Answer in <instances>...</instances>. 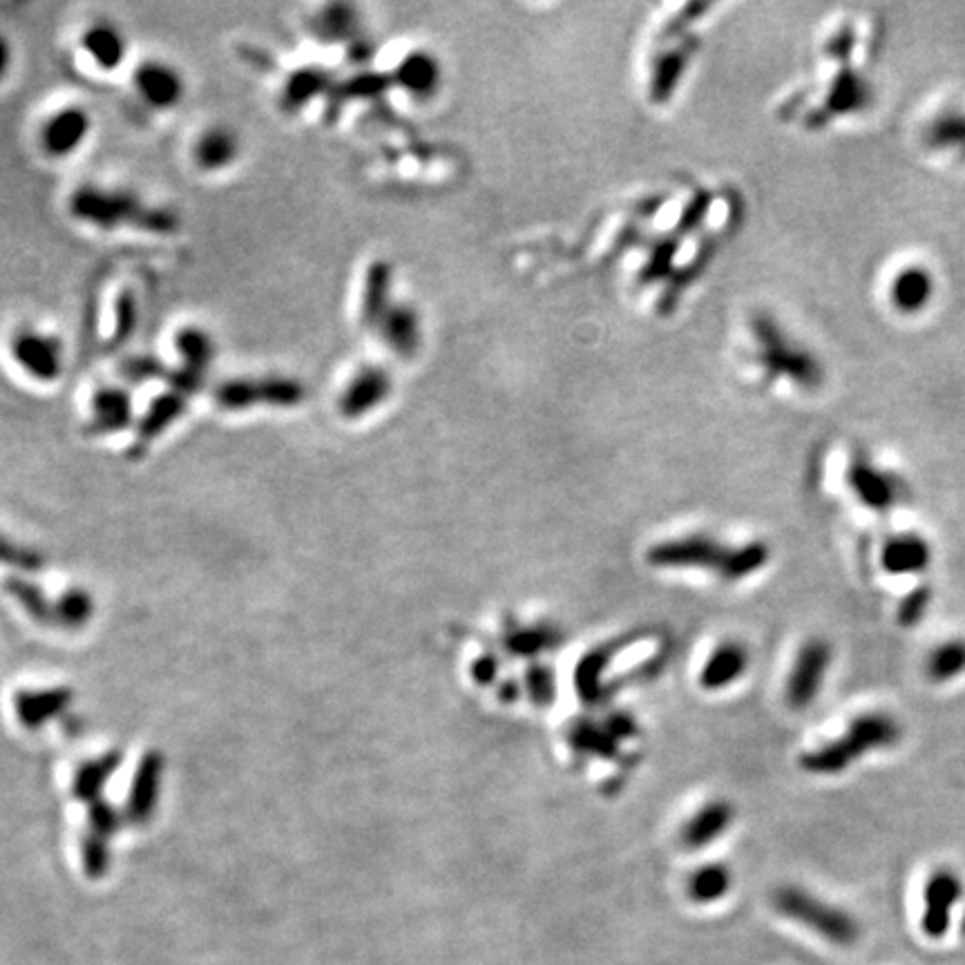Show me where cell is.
<instances>
[{"mask_svg":"<svg viewBox=\"0 0 965 965\" xmlns=\"http://www.w3.org/2000/svg\"><path fill=\"white\" fill-rule=\"evenodd\" d=\"M191 395L177 391V389H163L148 403L143 416L137 421L135 429V447L146 449L150 443H154L159 436H163L175 423L184 418L191 405Z\"/></svg>","mask_w":965,"mask_h":965,"instance_id":"5bb4252c","label":"cell"},{"mask_svg":"<svg viewBox=\"0 0 965 965\" xmlns=\"http://www.w3.org/2000/svg\"><path fill=\"white\" fill-rule=\"evenodd\" d=\"M335 85V79L331 70L322 66H302L287 74L282 88H279V107L287 115H300V112L311 105L315 99L331 94Z\"/></svg>","mask_w":965,"mask_h":965,"instance_id":"9a60e30c","label":"cell"},{"mask_svg":"<svg viewBox=\"0 0 965 965\" xmlns=\"http://www.w3.org/2000/svg\"><path fill=\"white\" fill-rule=\"evenodd\" d=\"M963 898V881L950 868L930 872L923 885V915L921 930L928 939L939 941L950 932L952 912Z\"/></svg>","mask_w":965,"mask_h":965,"instance_id":"9c48e42d","label":"cell"},{"mask_svg":"<svg viewBox=\"0 0 965 965\" xmlns=\"http://www.w3.org/2000/svg\"><path fill=\"white\" fill-rule=\"evenodd\" d=\"M528 691L535 704H550L554 700V677L548 668L537 666L528 673Z\"/></svg>","mask_w":965,"mask_h":965,"instance_id":"836d02e7","label":"cell"},{"mask_svg":"<svg viewBox=\"0 0 965 965\" xmlns=\"http://www.w3.org/2000/svg\"><path fill=\"white\" fill-rule=\"evenodd\" d=\"M175 365H168L157 356L150 354H135L126 356L119 363V376L126 380V384H148V382H163L173 378Z\"/></svg>","mask_w":965,"mask_h":965,"instance_id":"4316f807","label":"cell"},{"mask_svg":"<svg viewBox=\"0 0 965 965\" xmlns=\"http://www.w3.org/2000/svg\"><path fill=\"white\" fill-rule=\"evenodd\" d=\"M496 673H498V666H496V662H494V657H481L476 664H474V677H476V682L479 685H490V682H494V677H496Z\"/></svg>","mask_w":965,"mask_h":965,"instance_id":"e575fe53","label":"cell"},{"mask_svg":"<svg viewBox=\"0 0 965 965\" xmlns=\"http://www.w3.org/2000/svg\"><path fill=\"white\" fill-rule=\"evenodd\" d=\"M903 724L887 711H870L849 722L836 740L807 751L801 758L805 771L816 776H838L870 754L892 749L900 743Z\"/></svg>","mask_w":965,"mask_h":965,"instance_id":"3957f363","label":"cell"},{"mask_svg":"<svg viewBox=\"0 0 965 965\" xmlns=\"http://www.w3.org/2000/svg\"><path fill=\"white\" fill-rule=\"evenodd\" d=\"M731 887V874L722 865H706L689 881V896L696 903H715Z\"/></svg>","mask_w":965,"mask_h":965,"instance_id":"f1b7e54d","label":"cell"},{"mask_svg":"<svg viewBox=\"0 0 965 965\" xmlns=\"http://www.w3.org/2000/svg\"><path fill=\"white\" fill-rule=\"evenodd\" d=\"M571 745L582 754H593L601 758H612L619 749L617 735L610 731L608 724H593L584 722L577 724L571 731Z\"/></svg>","mask_w":965,"mask_h":965,"instance_id":"83f0119b","label":"cell"},{"mask_svg":"<svg viewBox=\"0 0 965 965\" xmlns=\"http://www.w3.org/2000/svg\"><path fill=\"white\" fill-rule=\"evenodd\" d=\"M932 563L930 543L915 532L896 535L885 541L881 552V565L887 575H919Z\"/></svg>","mask_w":965,"mask_h":965,"instance_id":"ac0fdd59","label":"cell"},{"mask_svg":"<svg viewBox=\"0 0 965 965\" xmlns=\"http://www.w3.org/2000/svg\"><path fill=\"white\" fill-rule=\"evenodd\" d=\"M193 163L202 170V173H221L235 165V161L242 154V139L240 133L226 124L208 126L197 135L191 148Z\"/></svg>","mask_w":965,"mask_h":965,"instance_id":"4fadbf2b","label":"cell"},{"mask_svg":"<svg viewBox=\"0 0 965 965\" xmlns=\"http://www.w3.org/2000/svg\"><path fill=\"white\" fill-rule=\"evenodd\" d=\"M932 294V279L923 271H907L894 284V302L905 311L923 307Z\"/></svg>","mask_w":965,"mask_h":965,"instance_id":"f546056e","label":"cell"},{"mask_svg":"<svg viewBox=\"0 0 965 965\" xmlns=\"http://www.w3.org/2000/svg\"><path fill=\"white\" fill-rule=\"evenodd\" d=\"M932 606V588L919 586L910 595H907L898 606V621L905 629H915L917 623L928 614Z\"/></svg>","mask_w":965,"mask_h":965,"instance_id":"d6a6232c","label":"cell"},{"mask_svg":"<svg viewBox=\"0 0 965 965\" xmlns=\"http://www.w3.org/2000/svg\"><path fill=\"white\" fill-rule=\"evenodd\" d=\"M10 358L34 382L51 384L64 376L66 347L59 335L23 324L10 335Z\"/></svg>","mask_w":965,"mask_h":965,"instance_id":"8992f818","label":"cell"},{"mask_svg":"<svg viewBox=\"0 0 965 965\" xmlns=\"http://www.w3.org/2000/svg\"><path fill=\"white\" fill-rule=\"evenodd\" d=\"M212 405L226 414H242L255 407L294 410L307 401V387L296 376L262 374L233 376L212 387Z\"/></svg>","mask_w":965,"mask_h":965,"instance_id":"277c9868","label":"cell"},{"mask_svg":"<svg viewBox=\"0 0 965 965\" xmlns=\"http://www.w3.org/2000/svg\"><path fill=\"white\" fill-rule=\"evenodd\" d=\"M831 657H834V653H831L829 642H825L820 637L807 640L801 646L796 662H793V668L789 673L786 691H784L786 704L793 711H803L816 702V698L825 685L827 670L831 666Z\"/></svg>","mask_w":965,"mask_h":965,"instance_id":"52a82bcc","label":"cell"},{"mask_svg":"<svg viewBox=\"0 0 965 965\" xmlns=\"http://www.w3.org/2000/svg\"><path fill=\"white\" fill-rule=\"evenodd\" d=\"M733 818V807L724 801L709 803L704 809H700L682 829V842L689 849H702L711 845L715 838H720Z\"/></svg>","mask_w":965,"mask_h":965,"instance_id":"7402d4cb","label":"cell"},{"mask_svg":"<svg viewBox=\"0 0 965 965\" xmlns=\"http://www.w3.org/2000/svg\"><path fill=\"white\" fill-rule=\"evenodd\" d=\"M389 287H391V268L382 262L371 264L367 279H365V294H363V324L378 329L382 318L391 309L389 300Z\"/></svg>","mask_w":965,"mask_h":965,"instance_id":"603a6c76","label":"cell"},{"mask_svg":"<svg viewBox=\"0 0 965 965\" xmlns=\"http://www.w3.org/2000/svg\"><path fill=\"white\" fill-rule=\"evenodd\" d=\"M81 49L103 72H117L128 59V38L110 21H96L81 32Z\"/></svg>","mask_w":965,"mask_h":965,"instance_id":"2e32d148","label":"cell"},{"mask_svg":"<svg viewBox=\"0 0 965 965\" xmlns=\"http://www.w3.org/2000/svg\"><path fill=\"white\" fill-rule=\"evenodd\" d=\"M749 666V655L745 651V646L735 644V642H726L722 644L706 662L700 685L706 691H720L728 685H733L735 679H740V675L747 670Z\"/></svg>","mask_w":965,"mask_h":965,"instance_id":"ffe728a7","label":"cell"},{"mask_svg":"<svg viewBox=\"0 0 965 965\" xmlns=\"http://www.w3.org/2000/svg\"><path fill=\"white\" fill-rule=\"evenodd\" d=\"M173 349L177 354V365L208 378L217 360V340L206 326L184 324L173 335Z\"/></svg>","mask_w":965,"mask_h":965,"instance_id":"d6986e66","label":"cell"},{"mask_svg":"<svg viewBox=\"0 0 965 965\" xmlns=\"http://www.w3.org/2000/svg\"><path fill=\"white\" fill-rule=\"evenodd\" d=\"M847 481L849 487L854 490L857 498L865 507L876 509V513H885V509L894 507L900 498V483L896 481V476L874 468L863 459L851 463Z\"/></svg>","mask_w":965,"mask_h":965,"instance_id":"e0dca14e","label":"cell"},{"mask_svg":"<svg viewBox=\"0 0 965 965\" xmlns=\"http://www.w3.org/2000/svg\"><path fill=\"white\" fill-rule=\"evenodd\" d=\"M68 210L72 219L99 231L130 229L165 238L177 235L182 229V219L173 208L152 204L139 193L117 186L81 184L70 193Z\"/></svg>","mask_w":965,"mask_h":965,"instance_id":"6da1fadb","label":"cell"},{"mask_svg":"<svg viewBox=\"0 0 965 965\" xmlns=\"http://www.w3.org/2000/svg\"><path fill=\"white\" fill-rule=\"evenodd\" d=\"M112 320H115V324H112V331H110V337H107V343H105V349L107 352H119V349H124L130 343V337L139 329V300H137L135 291L124 289L117 296L115 311H112Z\"/></svg>","mask_w":965,"mask_h":965,"instance_id":"484cf974","label":"cell"},{"mask_svg":"<svg viewBox=\"0 0 965 965\" xmlns=\"http://www.w3.org/2000/svg\"><path fill=\"white\" fill-rule=\"evenodd\" d=\"M14 64V47L10 43V38L0 32V81H3Z\"/></svg>","mask_w":965,"mask_h":965,"instance_id":"d590c367","label":"cell"},{"mask_svg":"<svg viewBox=\"0 0 965 965\" xmlns=\"http://www.w3.org/2000/svg\"><path fill=\"white\" fill-rule=\"evenodd\" d=\"M556 642H559L556 631H552L548 627L515 629V631H509L505 637L507 651L515 653V655H524V657L539 655V653L556 646Z\"/></svg>","mask_w":965,"mask_h":965,"instance_id":"4dcf8cb0","label":"cell"},{"mask_svg":"<svg viewBox=\"0 0 965 965\" xmlns=\"http://www.w3.org/2000/svg\"><path fill=\"white\" fill-rule=\"evenodd\" d=\"M965 673V640L941 642L926 659V675L934 685L954 682Z\"/></svg>","mask_w":965,"mask_h":965,"instance_id":"cb8c5ba5","label":"cell"},{"mask_svg":"<svg viewBox=\"0 0 965 965\" xmlns=\"http://www.w3.org/2000/svg\"><path fill=\"white\" fill-rule=\"evenodd\" d=\"M137 423L135 395L126 384H99L88 401L85 432L90 436H112Z\"/></svg>","mask_w":965,"mask_h":965,"instance_id":"ba28073f","label":"cell"},{"mask_svg":"<svg viewBox=\"0 0 965 965\" xmlns=\"http://www.w3.org/2000/svg\"><path fill=\"white\" fill-rule=\"evenodd\" d=\"M773 907L784 919L807 928L834 945H854L861 937V923L838 905H831L809 889L780 887L773 894Z\"/></svg>","mask_w":965,"mask_h":965,"instance_id":"5b68a950","label":"cell"},{"mask_svg":"<svg viewBox=\"0 0 965 965\" xmlns=\"http://www.w3.org/2000/svg\"><path fill=\"white\" fill-rule=\"evenodd\" d=\"M928 141L939 148H954L965 154V115H943L928 130Z\"/></svg>","mask_w":965,"mask_h":965,"instance_id":"1f68e13d","label":"cell"},{"mask_svg":"<svg viewBox=\"0 0 965 965\" xmlns=\"http://www.w3.org/2000/svg\"><path fill=\"white\" fill-rule=\"evenodd\" d=\"M391 391V378L382 367H360L337 395V412L349 421L363 418L380 407Z\"/></svg>","mask_w":965,"mask_h":965,"instance_id":"7c38bea8","label":"cell"},{"mask_svg":"<svg viewBox=\"0 0 965 965\" xmlns=\"http://www.w3.org/2000/svg\"><path fill=\"white\" fill-rule=\"evenodd\" d=\"M769 559V548L760 541L728 548L706 537L664 541L648 550V563L655 567H698L726 582H740L756 575Z\"/></svg>","mask_w":965,"mask_h":965,"instance_id":"7a4b0ae2","label":"cell"},{"mask_svg":"<svg viewBox=\"0 0 965 965\" xmlns=\"http://www.w3.org/2000/svg\"><path fill=\"white\" fill-rule=\"evenodd\" d=\"M617 648L619 646H601L582 659L577 668V691L586 704H597L604 700L606 689L601 685V677Z\"/></svg>","mask_w":965,"mask_h":965,"instance_id":"d4e9b609","label":"cell"},{"mask_svg":"<svg viewBox=\"0 0 965 965\" xmlns=\"http://www.w3.org/2000/svg\"><path fill=\"white\" fill-rule=\"evenodd\" d=\"M137 96L157 112L175 110L186 96V79L182 70L163 59H146L133 72Z\"/></svg>","mask_w":965,"mask_h":965,"instance_id":"8fae6325","label":"cell"},{"mask_svg":"<svg viewBox=\"0 0 965 965\" xmlns=\"http://www.w3.org/2000/svg\"><path fill=\"white\" fill-rule=\"evenodd\" d=\"M92 135V115L83 105H66L43 122L38 130L41 150L49 159H66L83 148Z\"/></svg>","mask_w":965,"mask_h":965,"instance_id":"30bf717a","label":"cell"},{"mask_svg":"<svg viewBox=\"0 0 965 965\" xmlns=\"http://www.w3.org/2000/svg\"><path fill=\"white\" fill-rule=\"evenodd\" d=\"M309 32L320 43H343V41H356L358 32V16L352 5L331 3L320 8L311 21Z\"/></svg>","mask_w":965,"mask_h":965,"instance_id":"44dd1931","label":"cell"}]
</instances>
